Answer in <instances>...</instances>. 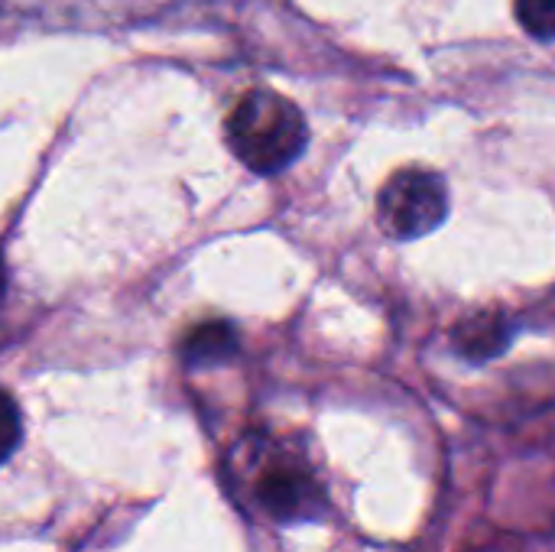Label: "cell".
<instances>
[{"label":"cell","instance_id":"9","mask_svg":"<svg viewBox=\"0 0 555 552\" xmlns=\"http://www.w3.org/2000/svg\"><path fill=\"white\" fill-rule=\"evenodd\" d=\"M478 552H514L511 547H485V550H478Z\"/></svg>","mask_w":555,"mask_h":552},{"label":"cell","instance_id":"3","mask_svg":"<svg viewBox=\"0 0 555 552\" xmlns=\"http://www.w3.org/2000/svg\"><path fill=\"white\" fill-rule=\"evenodd\" d=\"M250 491L260 511L280 524L312 521L325 511L322 482L293 455H273L270 462H263V468L254 475Z\"/></svg>","mask_w":555,"mask_h":552},{"label":"cell","instance_id":"5","mask_svg":"<svg viewBox=\"0 0 555 552\" xmlns=\"http://www.w3.org/2000/svg\"><path fill=\"white\" fill-rule=\"evenodd\" d=\"M234 351H237V332L231 322H221V319L202 322L182 338V361L192 368L228 361Z\"/></svg>","mask_w":555,"mask_h":552},{"label":"cell","instance_id":"7","mask_svg":"<svg viewBox=\"0 0 555 552\" xmlns=\"http://www.w3.org/2000/svg\"><path fill=\"white\" fill-rule=\"evenodd\" d=\"M20 439H23L20 407L7 390H0V465H7V459L20 449Z\"/></svg>","mask_w":555,"mask_h":552},{"label":"cell","instance_id":"8","mask_svg":"<svg viewBox=\"0 0 555 552\" xmlns=\"http://www.w3.org/2000/svg\"><path fill=\"white\" fill-rule=\"evenodd\" d=\"M3 293H7V267H3V257H0V303H3Z\"/></svg>","mask_w":555,"mask_h":552},{"label":"cell","instance_id":"2","mask_svg":"<svg viewBox=\"0 0 555 552\" xmlns=\"http://www.w3.org/2000/svg\"><path fill=\"white\" fill-rule=\"evenodd\" d=\"M449 218V189L439 172L406 166L393 172L377 195V221L390 238L416 241Z\"/></svg>","mask_w":555,"mask_h":552},{"label":"cell","instance_id":"1","mask_svg":"<svg viewBox=\"0 0 555 552\" xmlns=\"http://www.w3.org/2000/svg\"><path fill=\"white\" fill-rule=\"evenodd\" d=\"M224 133L231 153L257 176L283 172L309 143L302 111L273 88H250L228 114Z\"/></svg>","mask_w":555,"mask_h":552},{"label":"cell","instance_id":"6","mask_svg":"<svg viewBox=\"0 0 555 552\" xmlns=\"http://www.w3.org/2000/svg\"><path fill=\"white\" fill-rule=\"evenodd\" d=\"M514 13L530 36L555 39V0H514Z\"/></svg>","mask_w":555,"mask_h":552},{"label":"cell","instance_id":"4","mask_svg":"<svg viewBox=\"0 0 555 552\" xmlns=\"http://www.w3.org/2000/svg\"><path fill=\"white\" fill-rule=\"evenodd\" d=\"M452 338H455V348L462 351V358H468V361H491V358H498L511 345V325L498 312H478V316L465 319L452 332Z\"/></svg>","mask_w":555,"mask_h":552}]
</instances>
